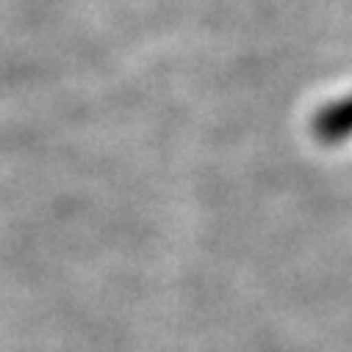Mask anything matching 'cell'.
<instances>
[{
  "label": "cell",
  "instance_id": "obj_1",
  "mask_svg": "<svg viewBox=\"0 0 352 352\" xmlns=\"http://www.w3.org/2000/svg\"><path fill=\"white\" fill-rule=\"evenodd\" d=\"M314 133L322 142H341L352 136V98L338 100L324 111H319L314 120Z\"/></svg>",
  "mask_w": 352,
  "mask_h": 352
}]
</instances>
